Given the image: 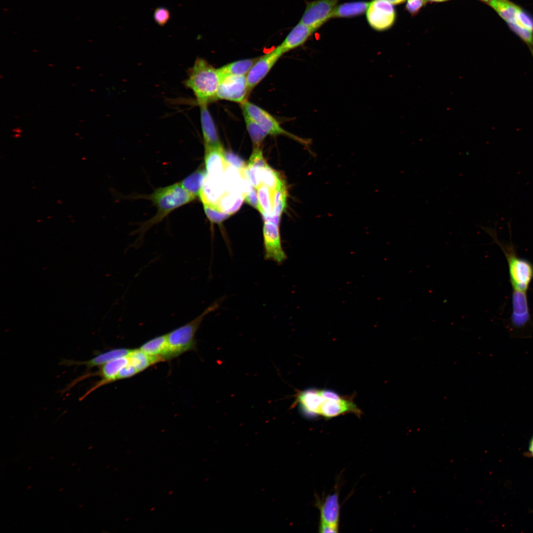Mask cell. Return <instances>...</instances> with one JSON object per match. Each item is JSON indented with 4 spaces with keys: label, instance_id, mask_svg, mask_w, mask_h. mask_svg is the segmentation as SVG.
I'll list each match as a JSON object with an SVG mask.
<instances>
[{
    "label": "cell",
    "instance_id": "cell-1",
    "mask_svg": "<svg viewBox=\"0 0 533 533\" xmlns=\"http://www.w3.org/2000/svg\"><path fill=\"white\" fill-rule=\"evenodd\" d=\"M143 198L150 200L157 209L154 216L144 222L134 234L139 235L134 243L138 247L146 232L154 225L163 220L168 214L176 209L190 203L195 199L192 195L186 190L180 183L166 187L157 188Z\"/></svg>",
    "mask_w": 533,
    "mask_h": 533
},
{
    "label": "cell",
    "instance_id": "cell-2",
    "mask_svg": "<svg viewBox=\"0 0 533 533\" xmlns=\"http://www.w3.org/2000/svg\"><path fill=\"white\" fill-rule=\"evenodd\" d=\"M221 77L218 69L207 61L197 58L188 72L185 86L193 93L199 106L216 100Z\"/></svg>",
    "mask_w": 533,
    "mask_h": 533
},
{
    "label": "cell",
    "instance_id": "cell-3",
    "mask_svg": "<svg viewBox=\"0 0 533 533\" xmlns=\"http://www.w3.org/2000/svg\"><path fill=\"white\" fill-rule=\"evenodd\" d=\"M221 300H218L207 307L201 314L190 322L166 334L169 351V360L186 352L196 349V333L204 318L216 310Z\"/></svg>",
    "mask_w": 533,
    "mask_h": 533
},
{
    "label": "cell",
    "instance_id": "cell-4",
    "mask_svg": "<svg viewBox=\"0 0 533 533\" xmlns=\"http://www.w3.org/2000/svg\"><path fill=\"white\" fill-rule=\"evenodd\" d=\"M503 251L509 267L510 281L513 290L526 292L533 278V266L528 260L518 257L512 242L504 243L497 237L495 228L481 226Z\"/></svg>",
    "mask_w": 533,
    "mask_h": 533
},
{
    "label": "cell",
    "instance_id": "cell-5",
    "mask_svg": "<svg viewBox=\"0 0 533 533\" xmlns=\"http://www.w3.org/2000/svg\"><path fill=\"white\" fill-rule=\"evenodd\" d=\"M512 305V311L508 325L510 335L515 338H529L533 331V325L526 292L513 290Z\"/></svg>",
    "mask_w": 533,
    "mask_h": 533
},
{
    "label": "cell",
    "instance_id": "cell-6",
    "mask_svg": "<svg viewBox=\"0 0 533 533\" xmlns=\"http://www.w3.org/2000/svg\"><path fill=\"white\" fill-rule=\"evenodd\" d=\"M320 391L323 399L318 410V417L329 419L351 413L359 417L362 414L351 396L341 395L328 389H320Z\"/></svg>",
    "mask_w": 533,
    "mask_h": 533
},
{
    "label": "cell",
    "instance_id": "cell-7",
    "mask_svg": "<svg viewBox=\"0 0 533 533\" xmlns=\"http://www.w3.org/2000/svg\"><path fill=\"white\" fill-rule=\"evenodd\" d=\"M241 105L243 113L256 122L268 134L284 135L304 145L309 144L308 140L298 137L285 130L270 114L257 105L247 100L241 103Z\"/></svg>",
    "mask_w": 533,
    "mask_h": 533
},
{
    "label": "cell",
    "instance_id": "cell-8",
    "mask_svg": "<svg viewBox=\"0 0 533 533\" xmlns=\"http://www.w3.org/2000/svg\"><path fill=\"white\" fill-rule=\"evenodd\" d=\"M368 23L377 31H383L391 28L396 19V12L393 5L385 0H372L366 12Z\"/></svg>",
    "mask_w": 533,
    "mask_h": 533
},
{
    "label": "cell",
    "instance_id": "cell-9",
    "mask_svg": "<svg viewBox=\"0 0 533 533\" xmlns=\"http://www.w3.org/2000/svg\"><path fill=\"white\" fill-rule=\"evenodd\" d=\"M339 0H315L308 1L300 21L315 31L331 19Z\"/></svg>",
    "mask_w": 533,
    "mask_h": 533
},
{
    "label": "cell",
    "instance_id": "cell-10",
    "mask_svg": "<svg viewBox=\"0 0 533 533\" xmlns=\"http://www.w3.org/2000/svg\"><path fill=\"white\" fill-rule=\"evenodd\" d=\"M250 91L246 76H227L221 77L217 99L242 103Z\"/></svg>",
    "mask_w": 533,
    "mask_h": 533
},
{
    "label": "cell",
    "instance_id": "cell-11",
    "mask_svg": "<svg viewBox=\"0 0 533 533\" xmlns=\"http://www.w3.org/2000/svg\"><path fill=\"white\" fill-rule=\"evenodd\" d=\"M263 232L265 259L281 264L287 255L282 246L279 226L265 222Z\"/></svg>",
    "mask_w": 533,
    "mask_h": 533
},
{
    "label": "cell",
    "instance_id": "cell-12",
    "mask_svg": "<svg viewBox=\"0 0 533 533\" xmlns=\"http://www.w3.org/2000/svg\"><path fill=\"white\" fill-rule=\"evenodd\" d=\"M283 54L278 45L269 52L258 57L246 75L250 91L263 79Z\"/></svg>",
    "mask_w": 533,
    "mask_h": 533
},
{
    "label": "cell",
    "instance_id": "cell-13",
    "mask_svg": "<svg viewBox=\"0 0 533 533\" xmlns=\"http://www.w3.org/2000/svg\"><path fill=\"white\" fill-rule=\"evenodd\" d=\"M128 363V355L121 357L99 366V370L95 373L84 375L83 378H85L92 375L99 376L101 377V380L89 389L80 399H83L91 392L103 385L117 381L119 372Z\"/></svg>",
    "mask_w": 533,
    "mask_h": 533
},
{
    "label": "cell",
    "instance_id": "cell-14",
    "mask_svg": "<svg viewBox=\"0 0 533 533\" xmlns=\"http://www.w3.org/2000/svg\"><path fill=\"white\" fill-rule=\"evenodd\" d=\"M315 506L319 510L320 522L339 528L340 504L339 490H337L321 499L316 497Z\"/></svg>",
    "mask_w": 533,
    "mask_h": 533
},
{
    "label": "cell",
    "instance_id": "cell-15",
    "mask_svg": "<svg viewBox=\"0 0 533 533\" xmlns=\"http://www.w3.org/2000/svg\"><path fill=\"white\" fill-rule=\"evenodd\" d=\"M205 164L207 175L212 177H221L228 164L225 158L222 146L205 148Z\"/></svg>",
    "mask_w": 533,
    "mask_h": 533
},
{
    "label": "cell",
    "instance_id": "cell-16",
    "mask_svg": "<svg viewBox=\"0 0 533 533\" xmlns=\"http://www.w3.org/2000/svg\"><path fill=\"white\" fill-rule=\"evenodd\" d=\"M315 32L299 22L288 33L279 46L283 53L303 45Z\"/></svg>",
    "mask_w": 533,
    "mask_h": 533
},
{
    "label": "cell",
    "instance_id": "cell-17",
    "mask_svg": "<svg viewBox=\"0 0 533 533\" xmlns=\"http://www.w3.org/2000/svg\"><path fill=\"white\" fill-rule=\"evenodd\" d=\"M199 106L201 129L205 143V148L222 147L215 125L207 108V105Z\"/></svg>",
    "mask_w": 533,
    "mask_h": 533
},
{
    "label": "cell",
    "instance_id": "cell-18",
    "mask_svg": "<svg viewBox=\"0 0 533 533\" xmlns=\"http://www.w3.org/2000/svg\"><path fill=\"white\" fill-rule=\"evenodd\" d=\"M132 349L126 348H118L111 349L102 352L91 359L84 361H75L73 360H66L64 364L66 365H84L87 369H91L93 367H99L109 361L121 357L129 355Z\"/></svg>",
    "mask_w": 533,
    "mask_h": 533
},
{
    "label": "cell",
    "instance_id": "cell-19",
    "mask_svg": "<svg viewBox=\"0 0 533 533\" xmlns=\"http://www.w3.org/2000/svg\"><path fill=\"white\" fill-rule=\"evenodd\" d=\"M139 348L147 354L161 360H169L166 335L157 336L144 343Z\"/></svg>",
    "mask_w": 533,
    "mask_h": 533
},
{
    "label": "cell",
    "instance_id": "cell-20",
    "mask_svg": "<svg viewBox=\"0 0 533 533\" xmlns=\"http://www.w3.org/2000/svg\"><path fill=\"white\" fill-rule=\"evenodd\" d=\"M370 1H356L337 5L331 15V18H349L365 13Z\"/></svg>",
    "mask_w": 533,
    "mask_h": 533
},
{
    "label": "cell",
    "instance_id": "cell-21",
    "mask_svg": "<svg viewBox=\"0 0 533 533\" xmlns=\"http://www.w3.org/2000/svg\"><path fill=\"white\" fill-rule=\"evenodd\" d=\"M206 176V171L202 169H198L179 183L183 188L194 197H199Z\"/></svg>",
    "mask_w": 533,
    "mask_h": 533
},
{
    "label": "cell",
    "instance_id": "cell-22",
    "mask_svg": "<svg viewBox=\"0 0 533 533\" xmlns=\"http://www.w3.org/2000/svg\"><path fill=\"white\" fill-rule=\"evenodd\" d=\"M244 199L242 193L228 191L222 195L216 205L221 211L231 215L239 210Z\"/></svg>",
    "mask_w": 533,
    "mask_h": 533
},
{
    "label": "cell",
    "instance_id": "cell-23",
    "mask_svg": "<svg viewBox=\"0 0 533 533\" xmlns=\"http://www.w3.org/2000/svg\"><path fill=\"white\" fill-rule=\"evenodd\" d=\"M258 57L240 60L219 69L220 77L227 76H246Z\"/></svg>",
    "mask_w": 533,
    "mask_h": 533
},
{
    "label": "cell",
    "instance_id": "cell-24",
    "mask_svg": "<svg viewBox=\"0 0 533 533\" xmlns=\"http://www.w3.org/2000/svg\"><path fill=\"white\" fill-rule=\"evenodd\" d=\"M508 24H515L520 8L507 0H494L489 3Z\"/></svg>",
    "mask_w": 533,
    "mask_h": 533
},
{
    "label": "cell",
    "instance_id": "cell-25",
    "mask_svg": "<svg viewBox=\"0 0 533 533\" xmlns=\"http://www.w3.org/2000/svg\"><path fill=\"white\" fill-rule=\"evenodd\" d=\"M128 358L129 363L135 367L138 373L155 364L162 362L158 358L147 354L139 348L132 349Z\"/></svg>",
    "mask_w": 533,
    "mask_h": 533
},
{
    "label": "cell",
    "instance_id": "cell-26",
    "mask_svg": "<svg viewBox=\"0 0 533 533\" xmlns=\"http://www.w3.org/2000/svg\"><path fill=\"white\" fill-rule=\"evenodd\" d=\"M260 178L261 184L268 187L272 191L285 183L280 174L268 165L261 169Z\"/></svg>",
    "mask_w": 533,
    "mask_h": 533
},
{
    "label": "cell",
    "instance_id": "cell-27",
    "mask_svg": "<svg viewBox=\"0 0 533 533\" xmlns=\"http://www.w3.org/2000/svg\"><path fill=\"white\" fill-rule=\"evenodd\" d=\"M246 126L254 145V147H260L267 133L256 122L246 114H243Z\"/></svg>",
    "mask_w": 533,
    "mask_h": 533
},
{
    "label": "cell",
    "instance_id": "cell-28",
    "mask_svg": "<svg viewBox=\"0 0 533 533\" xmlns=\"http://www.w3.org/2000/svg\"><path fill=\"white\" fill-rule=\"evenodd\" d=\"M260 212L261 214L271 215L273 212V191L261 184L257 188Z\"/></svg>",
    "mask_w": 533,
    "mask_h": 533
},
{
    "label": "cell",
    "instance_id": "cell-29",
    "mask_svg": "<svg viewBox=\"0 0 533 533\" xmlns=\"http://www.w3.org/2000/svg\"><path fill=\"white\" fill-rule=\"evenodd\" d=\"M287 192L285 183L273 191V215L281 216L286 206Z\"/></svg>",
    "mask_w": 533,
    "mask_h": 533
},
{
    "label": "cell",
    "instance_id": "cell-30",
    "mask_svg": "<svg viewBox=\"0 0 533 533\" xmlns=\"http://www.w3.org/2000/svg\"><path fill=\"white\" fill-rule=\"evenodd\" d=\"M203 205L207 217L212 223L220 224L230 215L221 211L216 205L203 203Z\"/></svg>",
    "mask_w": 533,
    "mask_h": 533
},
{
    "label": "cell",
    "instance_id": "cell-31",
    "mask_svg": "<svg viewBox=\"0 0 533 533\" xmlns=\"http://www.w3.org/2000/svg\"><path fill=\"white\" fill-rule=\"evenodd\" d=\"M267 164L264 159L260 147H254L252 153L249 160L248 166L262 169Z\"/></svg>",
    "mask_w": 533,
    "mask_h": 533
},
{
    "label": "cell",
    "instance_id": "cell-32",
    "mask_svg": "<svg viewBox=\"0 0 533 533\" xmlns=\"http://www.w3.org/2000/svg\"><path fill=\"white\" fill-rule=\"evenodd\" d=\"M510 28L518 35L522 39L530 46H533V31L526 28L521 27L515 24H508Z\"/></svg>",
    "mask_w": 533,
    "mask_h": 533
},
{
    "label": "cell",
    "instance_id": "cell-33",
    "mask_svg": "<svg viewBox=\"0 0 533 533\" xmlns=\"http://www.w3.org/2000/svg\"><path fill=\"white\" fill-rule=\"evenodd\" d=\"M225 158L228 165L236 168L240 173L246 167L245 162L243 159L232 152H225Z\"/></svg>",
    "mask_w": 533,
    "mask_h": 533
},
{
    "label": "cell",
    "instance_id": "cell-34",
    "mask_svg": "<svg viewBox=\"0 0 533 533\" xmlns=\"http://www.w3.org/2000/svg\"><path fill=\"white\" fill-rule=\"evenodd\" d=\"M153 18L155 22L159 26H163L170 19V11L166 7H158L154 10Z\"/></svg>",
    "mask_w": 533,
    "mask_h": 533
},
{
    "label": "cell",
    "instance_id": "cell-35",
    "mask_svg": "<svg viewBox=\"0 0 533 533\" xmlns=\"http://www.w3.org/2000/svg\"><path fill=\"white\" fill-rule=\"evenodd\" d=\"M515 24L533 32V20L521 9L517 14Z\"/></svg>",
    "mask_w": 533,
    "mask_h": 533
},
{
    "label": "cell",
    "instance_id": "cell-36",
    "mask_svg": "<svg viewBox=\"0 0 533 533\" xmlns=\"http://www.w3.org/2000/svg\"><path fill=\"white\" fill-rule=\"evenodd\" d=\"M426 0H407L406 8L412 15L417 14L426 3Z\"/></svg>",
    "mask_w": 533,
    "mask_h": 533
},
{
    "label": "cell",
    "instance_id": "cell-37",
    "mask_svg": "<svg viewBox=\"0 0 533 533\" xmlns=\"http://www.w3.org/2000/svg\"><path fill=\"white\" fill-rule=\"evenodd\" d=\"M244 199L248 204L260 211V208L258 193L254 187H253L251 190L244 196Z\"/></svg>",
    "mask_w": 533,
    "mask_h": 533
},
{
    "label": "cell",
    "instance_id": "cell-38",
    "mask_svg": "<svg viewBox=\"0 0 533 533\" xmlns=\"http://www.w3.org/2000/svg\"><path fill=\"white\" fill-rule=\"evenodd\" d=\"M138 373L135 367L129 363L128 361V363L119 372L117 380L129 378Z\"/></svg>",
    "mask_w": 533,
    "mask_h": 533
},
{
    "label": "cell",
    "instance_id": "cell-39",
    "mask_svg": "<svg viewBox=\"0 0 533 533\" xmlns=\"http://www.w3.org/2000/svg\"><path fill=\"white\" fill-rule=\"evenodd\" d=\"M318 531L323 533H338L339 528L332 525L319 522Z\"/></svg>",
    "mask_w": 533,
    "mask_h": 533
},
{
    "label": "cell",
    "instance_id": "cell-40",
    "mask_svg": "<svg viewBox=\"0 0 533 533\" xmlns=\"http://www.w3.org/2000/svg\"><path fill=\"white\" fill-rule=\"evenodd\" d=\"M263 218L264 220V222H270L279 226L280 224V220L281 216L271 215H266V214H262Z\"/></svg>",
    "mask_w": 533,
    "mask_h": 533
},
{
    "label": "cell",
    "instance_id": "cell-41",
    "mask_svg": "<svg viewBox=\"0 0 533 533\" xmlns=\"http://www.w3.org/2000/svg\"><path fill=\"white\" fill-rule=\"evenodd\" d=\"M392 5L399 4L403 3L406 0H385Z\"/></svg>",
    "mask_w": 533,
    "mask_h": 533
},
{
    "label": "cell",
    "instance_id": "cell-42",
    "mask_svg": "<svg viewBox=\"0 0 533 533\" xmlns=\"http://www.w3.org/2000/svg\"><path fill=\"white\" fill-rule=\"evenodd\" d=\"M529 451V454L533 457V437L530 441Z\"/></svg>",
    "mask_w": 533,
    "mask_h": 533
},
{
    "label": "cell",
    "instance_id": "cell-43",
    "mask_svg": "<svg viewBox=\"0 0 533 533\" xmlns=\"http://www.w3.org/2000/svg\"><path fill=\"white\" fill-rule=\"evenodd\" d=\"M430 0V1H435V2H442V1H447L448 0Z\"/></svg>",
    "mask_w": 533,
    "mask_h": 533
},
{
    "label": "cell",
    "instance_id": "cell-44",
    "mask_svg": "<svg viewBox=\"0 0 533 533\" xmlns=\"http://www.w3.org/2000/svg\"><path fill=\"white\" fill-rule=\"evenodd\" d=\"M481 0L484 1L488 2L489 3V2H490L491 1H493L494 0Z\"/></svg>",
    "mask_w": 533,
    "mask_h": 533
},
{
    "label": "cell",
    "instance_id": "cell-45",
    "mask_svg": "<svg viewBox=\"0 0 533 533\" xmlns=\"http://www.w3.org/2000/svg\"><path fill=\"white\" fill-rule=\"evenodd\" d=\"M531 52H532V55H533V49L531 48Z\"/></svg>",
    "mask_w": 533,
    "mask_h": 533
}]
</instances>
